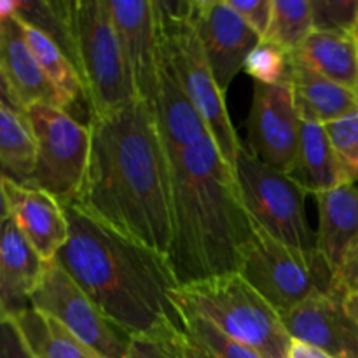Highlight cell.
I'll return each instance as SVG.
<instances>
[{"instance_id":"obj_27","label":"cell","mask_w":358,"mask_h":358,"mask_svg":"<svg viewBox=\"0 0 358 358\" xmlns=\"http://www.w3.org/2000/svg\"><path fill=\"white\" fill-rule=\"evenodd\" d=\"M16 17L48 35L56 45H59L66 58L73 63L72 2H66V0L21 2L20 0Z\"/></svg>"},{"instance_id":"obj_7","label":"cell","mask_w":358,"mask_h":358,"mask_svg":"<svg viewBox=\"0 0 358 358\" xmlns=\"http://www.w3.org/2000/svg\"><path fill=\"white\" fill-rule=\"evenodd\" d=\"M238 273L278 315L289 313L320 294L339 292L331 268L318 252L289 247L255 224L241 252Z\"/></svg>"},{"instance_id":"obj_42","label":"cell","mask_w":358,"mask_h":358,"mask_svg":"<svg viewBox=\"0 0 358 358\" xmlns=\"http://www.w3.org/2000/svg\"><path fill=\"white\" fill-rule=\"evenodd\" d=\"M352 35H353V38H355V42L358 44V24L355 27V30L352 31Z\"/></svg>"},{"instance_id":"obj_18","label":"cell","mask_w":358,"mask_h":358,"mask_svg":"<svg viewBox=\"0 0 358 358\" xmlns=\"http://www.w3.org/2000/svg\"><path fill=\"white\" fill-rule=\"evenodd\" d=\"M45 264L7 217L0 224V299L7 317L14 318L31 308L30 297Z\"/></svg>"},{"instance_id":"obj_4","label":"cell","mask_w":358,"mask_h":358,"mask_svg":"<svg viewBox=\"0 0 358 358\" xmlns=\"http://www.w3.org/2000/svg\"><path fill=\"white\" fill-rule=\"evenodd\" d=\"M175 303L205 317L262 358H287L290 336L282 318L240 273L178 287Z\"/></svg>"},{"instance_id":"obj_40","label":"cell","mask_w":358,"mask_h":358,"mask_svg":"<svg viewBox=\"0 0 358 358\" xmlns=\"http://www.w3.org/2000/svg\"><path fill=\"white\" fill-rule=\"evenodd\" d=\"M7 173L3 171L2 164H0V224L9 217L7 213V203H6V194H3V180H6Z\"/></svg>"},{"instance_id":"obj_17","label":"cell","mask_w":358,"mask_h":358,"mask_svg":"<svg viewBox=\"0 0 358 358\" xmlns=\"http://www.w3.org/2000/svg\"><path fill=\"white\" fill-rule=\"evenodd\" d=\"M315 198L318 205L317 248L336 282V276L358 248V187L345 184Z\"/></svg>"},{"instance_id":"obj_11","label":"cell","mask_w":358,"mask_h":358,"mask_svg":"<svg viewBox=\"0 0 358 358\" xmlns=\"http://www.w3.org/2000/svg\"><path fill=\"white\" fill-rule=\"evenodd\" d=\"M301 119L289 84L255 83L247 119L248 150L275 170L289 173L299 147Z\"/></svg>"},{"instance_id":"obj_19","label":"cell","mask_w":358,"mask_h":358,"mask_svg":"<svg viewBox=\"0 0 358 358\" xmlns=\"http://www.w3.org/2000/svg\"><path fill=\"white\" fill-rule=\"evenodd\" d=\"M0 70L23 108L34 103L56 105L51 84L27 44L17 17L0 23Z\"/></svg>"},{"instance_id":"obj_39","label":"cell","mask_w":358,"mask_h":358,"mask_svg":"<svg viewBox=\"0 0 358 358\" xmlns=\"http://www.w3.org/2000/svg\"><path fill=\"white\" fill-rule=\"evenodd\" d=\"M17 2L20 0H0V23L10 20V17H16Z\"/></svg>"},{"instance_id":"obj_36","label":"cell","mask_w":358,"mask_h":358,"mask_svg":"<svg viewBox=\"0 0 358 358\" xmlns=\"http://www.w3.org/2000/svg\"><path fill=\"white\" fill-rule=\"evenodd\" d=\"M287 358H332L324 350L311 346L308 343L299 341V339H290L289 352H287Z\"/></svg>"},{"instance_id":"obj_37","label":"cell","mask_w":358,"mask_h":358,"mask_svg":"<svg viewBox=\"0 0 358 358\" xmlns=\"http://www.w3.org/2000/svg\"><path fill=\"white\" fill-rule=\"evenodd\" d=\"M0 103H2L3 107L10 108V110L20 112V114H24V108L21 107V103L17 101V98H16V94L13 93L10 86L7 84V80H6V77H3L2 70H0Z\"/></svg>"},{"instance_id":"obj_43","label":"cell","mask_w":358,"mask_h":358,"mask_svg":"<svg viewBox=\"0 0 358 358\" xmlns=\"http://www.w3.org/2000/svg\"><path fill=\"white\" fill-rule=\"evenodd\" d=\"M90 358H103V357H100V355H96V353H91V357Z\"/></svg>"},{"instance_id":"obj_8","label":"cell","mask_w":358,"mask_h":358,"mask_svg":"<svg viewBox=\"0 0 358 358\" xmlns=\"http://www.w3.org/2000/svg\"><path fill=\"white\" fill-rule=\"evenodd\" d=\"M37 147L35 168L27 184L55 196L63 206L76 201L91 156V129L52 103L24 108Z\"/></svg>"},{"instance_id":"obj_15","label":"cell","mask_w":358,"mask_h":358,"mask_svg":"<svg viewBox=\"0 0 358 358\" xmlns=\"http://www.w3.org/2000/svg\"><path fill=\"white\" fill-rule=\"evenodd\" d=\"M7 213L44 262L55 261L69 240L65 206L42 189L14 178L3 180Z\"/></svg>"},{"instance_id":"obj_26","label":"cell","mask_w":358,"mask_h":358,"mask_svg":"<svg viewBox=\"0 0 358 358\" xmlns=\"http://www.w3.org/2000/svg\"><path fill=\"white\" fill-rule=\"evenodd\" d=\"M178 310L182 317V338L189 358H262L255 350L224 334L201 315L182 306H178Z\"/></svg>"},{"instance_id":"obj_1","label":"cell","mask_w":358,"mask_h":358,"mask_svg":"<svg viewBox=\"0 0 358 358\" xmlns=\"http://www.w3.org/2000/svg\"><path fill=\"white\" fill-rule=\"evenodd\" d=\"M91 156L72 205L136 243L168 255L171 164L150 103L90 117Z\"/></svg>"},{"instance_id":"obj_3","label":"cell","mask_w":358,"mask_h":358,"mask_svg":"<svg viewBox=\"0 0 358 358\" xmlns=\"http://www.w3.org/2000/svg\"><path fill=\"white\" fill-rule=\"evenodd\" d=\"M171 245L168 250L178 287L238 273L254 222L236 175L210 135L170 157Z\"/></svg>"},{"instance_id":"obj_5","label":"cell","mask_w":358,"mask_h":358,"mask_svg":"<svg viewBox=\"0 0 358 358\" xmlns=\"http://www.w3.org/2000/svg\"><path fill=\"white\" fill-rule=\"evenodd\" d=\"M154 6L164 52L189 100L205 121L220 156L234 170L241 142L192 24V0H154Z\"/></svg>"},{"instance_id":"obj_32","label":"cell","mask_w":358,"mask_h":358,"mask_svg":"<svg viewBox=\"0 0 358 358\" xmlns=\"http://www.w3.org/2000/svg\"><path fill=\"white\" fill-rule=\"evenodd\" d=\"M311 13L315 30L352 34L358 23V0H311Z\"/></svg>"},{"instance_id":"obj_2","label":"cell","mask_w":358,"mask_h":358,"mask_svg":"<svg viewBox=\"0 0 358 358\" xmlns=\"http://www.w3.org/2000/svg\"><path fill=\"white\" fill-rule=\"evenodd\" d=\"M69 240L55 261L98 310L129 336L182 327L178 290L168 257L65 205Z\"/></svg>"},{"instance_id":"obj_41","label":"cell","mask_w":358,"mask_h":358,"mask_svg":"<svg viewBox=\"0 0 358 358\" xmlns=\"http://www.w3.org/2000/svg\"><path fill=\"white\" fill-rule=\"evenodd\" d=\"M7 313H6V310H3V306H2V299H0V322L2 320H7Z\"/></svg>"},{"instance_id":"obj_33","label":"cell","mask_w":358,"mask_h":358,"mask_svg":"<svg viewBox=\"0 0 358 358\" xmlns=\"http://www.w3.org/2000/svg\"><path fill=\"white\" fill-rule=\"evenodd\" d=\"M234 10L247 21L259 37L268 34L273 14V0H227Z\"/></svg>"},{"instance_id":"obj_13","label":"cell","mask_w":358,"mask_h":358,"mask_svg":"<svg viewBox=\"0 0 358 358\" xmlns=\"http://www.w3.org/2000/svg\"><path fill=\"white\" fill-rule=\"evenodd\" d=\"M108 7L136 94L140 100L152 105L163 55L154 0H108Z\"/></svg>"},{"instance_id":"obj_44","label":"cell","mask_w":358,"mask_h":358,"mask_svg":"<svg viewBox=\"0 0 358 358\" xmlns=\"http://www.w3.org/2000/svg\"><path fill=\"white\" fill-rule=\"evenodd\" d=\"M357 17H358V13H357ZM357 24H358V23H357Z\"/></svg>"},{"instance_id":"obj_29","label":"cell","mask_w":358,"mask_h":358,"mask_svg":"<svg viewBox=\"0 0 358 358\" xmlns=\"http://www.w3.org/2000/svg\"><path fill=\"white\" fill-rule=\"evenodd\" d=\"M243 70L259 84L266 86L289 84L290 70H292L290 52L262 38L247 58Z\"/></svg>"},{"instance_id":"obj_31","label":"cell","mask_w":358,"mask_h":358,"mask_svg":"<svg viewBox=\"0 0 358 358\" xmlns=\"http://www.w3.org/2000/svg\"><path fill=\"white\" fill-rule=\"evenodd\" d=\"M334 152L352 184L358 180V112L324 126Z\"/></svg>"},{"instance_id":"obj_23","label":"cell","mask_w":358,"mask_h":358,"mask_svg":"<svg viewBox=\"0 0 358 358\" xmlns=\"http://www.w3.org/2000/svg\"><path fill=\"white\" fill-rule=\"evenodd\" d=\"M23 28V35L27 38V44L30 45L38 66L44 72L45 79L51 84L52 93L56 98V107L63 108L72 115V110L80 103L86 101L83 80L79 72L73 66V63L66 58L65 52L56 45L45 34H42L37 28L20 21Z\"/></svg>"},{"instance_id":"obj_16","label":"cell","mask_w":358,"mask_h":358,"mask_svg":"<svg viewBox=\"0 0 358 358\" xmlns=\"http://www.w3.org/2000/svg\"><path fill=\"white\" fill-rule=\"evenodd\" d=\"M150 107H152L157 129L170 157L177 156L178 152L199 142L203 136L210 135L198 108L192 105L182 87L164 49L161 55L156 96Z\"/></svg>"},{"instance_id":"obj_25","label":"cell","mask_w":358,"mask_h":358,"mask_svg":"<svg viewBox=\"0 0 358 358\" xmlns=\"http://www.w3.org/2000/svg\"><path fill=\"white\" fill-rule=\"evenodd\" d=\"M34 133L24 114L0 103V164L7 177L27 184L35 168Z\"/></svg>"},{"instance_id":"obj_38","label":"cell","mask_w":358,"mask_h":358,"mask_svg":"<svg viewBox=\"0 0 358 358\" xmlns=\"http://www.w3.org/2000/svg\"><path fill=\"white\" fill-rule=\"evenodd\" d=\"M345 306L358 325V283L352 290H348V292L345 294Z\"/></svg>"},{"instance_id":"obj_6","label":"cell","mask_w":358,"mask_h":358,"mask_svg":"<svg viewBox=\"0 0 358 358\" xmlns=\"http://www.w3.org/2000/svg\"><path fill=\"white\" fill-rule=\"evenodd\" d=\"M72 41L73 66L83 80L90 117L108 115L140 100L108 0L72 2Z\"/></svg>"},{"instance_id":"obj_28","label":"cell","mask_w":358,"mask_h":358,"mask_svg":"<svg viewBox=\"0 0 358 358\" xmlns=\"http://www.w3.org/2000/svg\"><path fill=\"white\" fill-rule=\"evenodd\" d=\"M311 0H273V14L264 41L294 52L313 34Z\"/></svg>"},{"instance_id":"obj_34","label":"cell","mask_w":358,"mask_h":358,"mask_svg":"<svg viewBox=\"0 0 358 358\" xmlns=\"http://www.w3.org/2000/svg\"><path fill=\"white\" fill-rule=\"evenodd\" d=\"M0 358H37L24 341L14 318L0 322Z\"/></svg>"},{"instance_id":"obj_20","label":"cell","mask_w":358,"mask_h":358,"mask_svg":"<svg viewBox=\"0 0 358 358\" xmlns=\"http://www.w3.org/2000/svg\"><path fill=\"white\" fill-rule=\"evenodd\" d=\"M292 62L289 86L303 121L329 124L358 112V93Z\"/></svg>"},{"instance_id":"obj_30","label":"cell","mask_w":358,"mask_h":358,"mask_svg":"<svg viewBox=\"0 0 358 358\" xmlns=\"http://www.w3.org/2000/svg\"><path fill=\"white\" fill-rule=\"evenodd\" d=\"M124 358H189L182 327H164L131 336Z\"/></svg>"},{"instance_id":"obj_21","label":"cell","mask_w":358,"mask_h":358,"mask_svg":"<svg viewBox=\"0 0 358 358\" xmlns=\"http://www.w3.org/2000/svg\"><path fill=\"white\" fill-rule=\"evenodd\" d=\"M304 192L317 196L339 185L352 184L339 163L324 124L303 121L299 147L289 173Z\"/></svg>"},{"instance_id":"obj_9","label":"cell","mask_w":358,"mask_h":358,"mask_svg":"<svg viewBox=\"0 0 358 358\" xmlns=\"http://www.w3.org/2000/svg\"><path fill=\"white\" fill-rule=\"evenodd\" d=\"M234 175L245 208L255 226L297 250L318 252L317 233L304 213L306 192L289 175L262 163L243 143Z\"/></svg>"},{"instance_id":"obj_24","label":"cell","mask_w":358,"mask_h":358,"mask_svg":"<svg viewBox=\"0 0 358 358\" xmlns=\"http://www.w3.org/2000/svg\"><path fill=\"white\" fill-rule=\"evenodd\" d=\"M14 322L37 358H90L93 353L59 322L34 308L14 317Z\"/></svg>"},{"instance_id":"obj_35","label":"cell","mask_w":358,"mask_h":358,"mask_svg":"<svg viewBox=\"0 0 358 358\" xmlns=\"http://www.w3.org/2000/svg\"><path fill=\"white\" fill-rule=\"evenodd\" d=\"M357 283H358V248L352 255H350L345 268H343L341 273L336 276V289H338L339 292L346 294L348 290H352Z\"/></svg>"},{"instance_id":"obj_10","label":"cell","mask_w":358,"mask_h":358,"mask_svg":"<svg viewBox=\"0 0 358 358\" xmlns=\"http://www.w3.org/2000/svg\"><path fill=\"white\" fill-rule=\"evenodd\" d=\"M30 304L34 310L59 322L77 341L96 355L126 357L131 336L112 324L56 261L45 264Z\"/></svg>"},{"instance_id":"obj_12","label":"cell","mask_w":358,"mask_h":358,"mask_svg":"<svg viewBox=\"0 0 358 358\" xmlns=\"http://www.w3.org/2000/svg\"><path fill=\"white\" fill-rule=\"evenodd\" d=\"M192 24L217 86L226 94L262 38L227 0H192Z\"/></svg>"},{"instance_id":"obj_22","label":"cell","mask_w":358,"mask_h":358,"mask_svg":"<svg viewBox=\"0 0 358 358\" xmlns=\"http://www.w3.org/2000/svg\"><path fill=\"white\" fill-rule=\"evenodd\" d=\"M290 58L358 93V44L352 34L313 30Z\"/></svg>"},{"instance_id":"obj_14","label":"cell","mask_w":358,"mask_h":358,"mask_svg":"<svg viewBox=\"0 0 358 358\" xmlns=\"http://www.w3.org/2000/svg\"><path fill=\"white\" fill-rule=\"evenodd\" d=\"M290 339L324 350L332 358H358V325L345 306V294H320L280 315Z\"/></svg>"}]
</instances>
